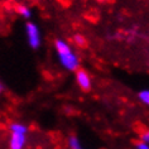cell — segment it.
<instances>
[{
	"label": "cell",
	"instance_id": "obj_1",
	"mask_svg": "<svg viewBox=\"0 0 149 149\" xmlns=\"http://www.w3.org/2000/svg\"><path fill=\"white\" fill-rule=\"evenodd\" d=\"M54 49L58 56V61L61 66L67 71H74L80 68V58L71 46L63 39L54 40Z\"/></svg>",
	"mask_w": 149,
	"mask_h": 149
},
{
	"label": "cell",
	"instance_id": "obj_2",
	"mask_svg": "<svg viewBox=\"0 0 149 149\" xmlns=\"http://www.w3.org/2000/svg\"><path fill=\"white\" fill-rule=\"evenodd\" d=\"M25 36H27V42L29 47L33 49L39 48L40 43H42V38H40V31L34 23L29 22L25 24Z\"/></svg>",
	"mask_w": 149,
	"mask_h": 149
},
{
	"label": "cell",
	"instance_id": "obj_3",
	"mask_svg": "<svg viewBox=\"0 0 149 149\" xmlns=\"http://www.w3.org/2000/svg\"><path fill=\"white\" fill-rule=\"evenodd\" d=\"M74 73H76V82L80 86V88H82L84 91L90 90L92 86V81H91L90 74L82 68H79Z\"/></svg>",
	"mask_w": 149,
	"mask_h": 149
},
{
	"label": "cell",
	"instance_id": "obj_4",
	"mask_svg": "<svg viewBox=\"0 0 149 149\" xmlns=\"http://www.w3.org/2000/svg\"><path fill=\"white\" fill-rule=\"evenodd\" d=\"M25 144H27V135L25 134L10 133L9 149H24Z\"/></svg>",
	"mask_w": 149,
	"mask_h": 149
},
{
	"label": "cell",
	"instance_id": "obj_5",
	"mask_svg": "<svg viewBox=\"0 0 149 149\" xmlns=\"http://www.w3.org/2000/svg\"><path fill=\"white\" fill-rule=\"evenodd\" d=\"M9 130L10 133H18V134H25L27 135L28 133V126L24 125L23 123H19V121H14L9 125Z\"/></svg>",
	"mask_w": 149,
	"mask_h": 149
},
{
	"label": "cell",
	"instance_id": "obj_6",
	"mask_svg": "<svg viewBox=\"0 0 149 149\" xmlns=\"http://www.w3.org/2000/svg\"><path fill=\"white\" fill-rule=\"evenodd\" d=\"M17 12H18V14H19L20 17H23V18H25V19H29V18L32 17V10L28 8L27 5H18L17 6Z\"/></svg>",
	"mask_w": 149,
	"mask_h": 149
},
{
	"label": "cell",
	"instance_id": "obj_7",
	"mask_svg": "<svg viewBox=\"0 0 149 149\" xmlns=\"http://www.w3.org/2000/svg\"><path fill=\"white\" fill-rule=\"evenodd\" d=\"M67 145H68V149H82V145H81V143H80V139L74 135L68 138Z\"/></svg>",
	"mask_w": 149,
	"mask_h": 149
},
{
	"label": "cell",
	"instance_id": "obj_8",
	"mask_svg": "<svg viewBox=\"0 0 149 149\" xmlns=\"http://www.w3.org/2000/svg\"><path fill=\"white\" fill-rule=\"evenodd\" d=\"M138 99H139V101L141 104L149 106V90L148 88H144V90L138 92Z\"/></svg>",
	"mask_w": 149,
	"mask_h": 149
},
{
	"label": "cell",
	"instance_id": "obj_9",
	"mask_svg": "<svg viewBox=\"0 0 149 149\" xmlns=\"http://www.w3.org/2000/svg\"><path fill=\"white\" fill-rule=\"evenodd\" d=\"M73 43L76 44V46H79V47H84V46H86V40H85V37L84 36H81V34H74L73 36Z\"/></svg>",
	"mask_w": 149,
	"mask_h": 149
},
{
	"label": "cell",
	"instance_id": "obj_10",
	"mask_svg": "<svg viewBox=\"0 0 149 149\" xmlns=\"http://www.w3.org/2000/svg\"><path fill=\"white\" fill-rule=\"evenodd\" d=\"M135 149H149V144L145 143V141H143V140H139L135 144Z\"/></svg>",
	"mask_w": 149,
	"mask_h": 149
},
{
	"label": "cell",
	"instance_id": "obj_11",
	"mask_svg": "<svg viewBox=\"0 0 149 149\" xmlns=\"http://www.w3.org/2000/svg\"><path fill=\"white\" fill-rule=\"evenodd\" d=\"M140 140H143V141H145V143H148V144H149V129L144 130V132L141 133Z\"/></svg>",
	"mask_w": 149,
	"mask_h": 149
},
{
	"label": "cell",
	"instance_id": "obj_12",
	"mask_svg": "<svg viewBox=\"0 0 149 149\" xmlns=\"http://www.w3.org/2000/svg\"><path fill=\"white\" fill-rule=\"evenodd\" d=\"M1 91H3V85H1V82H0V94H1Z\"/></svg>",
	"mask_w": 149,
	"mask_h": 149
},
{
	"label": "cell",
	"instance_id": "obj_13",
	"mask_svg": "<svg viewBox=\"0 0 149 149\" xmlns=\"http://www.w3.org/2000/svg\"><path fill=\"white\" fill-rule=\"evenodd\" d=\"M82 149H84V148H82Z\"/></svg>",
	"mask_w": 149,
	"mask_h": 149
}]
</instances>
